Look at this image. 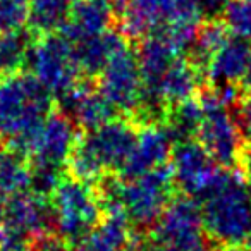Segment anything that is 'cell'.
<instances>
[{"mask_svg": "<svg viewBox=\"0 0 251 251\" xmlns=\"http://www.w3.org/2000/svg\"><path fill=\"white\" fill-rule=\"evenodd\" d=\"M205 232L220 250L246 243L251 232V188L232 169H224L217 184L203 196Z\"/></svg>", "mask_w": 251, "mask_h": 251, "instance_id": "1", "label": "cell"}, {"mask_svg": "<svg viewBox=\"0 0 251 251\" xmlns=\"http://www.w3.org/2000/svg\"><path fill=\"white\" fill-rule=\"evenodd\" d=\"M77 129L79 126L67 112L52 110L29 136L16 147L31 165L35 191L49 196L62 179V167L67 165L79 140Z\"/></svg>", "mask_w": 251, "mask_h": 251, "instance_id": "2", "label": "cell"}, {"mask_svg": "<svg viewBox=\"0 0 251 251\" xmlns=\"http://www.w3.org/2000/svg\"><path fill=\"white\" fill-rule=\"evenodd\" d=\"M138 126L133 119L110 122L79 134L67 167L71 176L88 182L103 181L110 172H121L136 141Z\"/></svg>", "mask_w": 251, "mask_h": 251, "instance_id": "3", "label": "cell"}, {"mask_svg": "<svg viewBox=\"0 0 251 251\" xmlns=\"http://www.w3.org/2000/svg\"><path fill=\"white\" fill-rule=\"evenodd\" d=\"M52 95L31 73L0 76V141L16 148L52 112Z\"/></svg>", "mask_w": 251, "mask_h": 251, "instance_id": "4", "label": "cell"}, {"mask_svg": "<svg viewBox=\"0 0 251 251\" xmlns=\"http://www.w3.org/2000/svg\"><path fill=\"white\" fill-rule=\"evenodd\" d=\"M174 179L169 165L134 176L114 179L101 191L105 206L114 205L136 227H153L174 198Z\"/></svg>", "mask_w": 251, "mask_h": 251, "instance_id": "5", "label": "cell"}, {"mask_svg": "<svg viewBox=\"0 0 251 251\" xmlns=\"http://www.w3.org/2000/svg\"><path fill=\"white\" fill-rule=\"evenodd\" d=\"M55 234L74 244L105 215L101 189L77 177H62L49 195Z\"/></svg>", "mask_w": 251, "mask_h": 251, "instance_id": "6", "label": "cell"}, {"mask_svg": "<svg viewBox=\"0 0 251 251\" xmlns=\"http://www.w3.org/2000/svg\"><path fill=\"white\" fill-rule=\"evenodd\" d=\"M29 73L42 83L52 97L62 100L83 81V69L76 45L60 31L43 33L33 40L28 53Z\"/></svg>", "mask_w": 251, "mask_h": 251, "instance_id": "7", "label": "cell"}, {"mask_svg": "<svg viewBox=\"0 0 251 251\" xmlns=\"http://www.w3.org/2000/svg\"><path fill=\"white\" fill-rule=\"evenodd\" d=\"M98 90L115 107V110L136 117L140 122L145 114V88L141 79L138 55L127 40L115 50L98 73Z\"/></svg>", "mask_w": 251, "mask_h": 251, "instance_id": "8", "label": "cell"}, {"mask_svg": "<svg viewBox=\"0 0 251 251\" xmlns=\"http://www.w3.org/2000/svg\"><path fill=\"white\" fill-rule=\"evenodd\" d=\"M206 239L201 205L186 195L172 198L153 226V241L184 251H205Z\"/></svg>", "mask_w": 251, "mask_h": 251, "instance_id": "9", "label": "cell"}, {"mask_svg": "<svg viewBox=\"0 0 251 251\" xmlns=\"http://www.w3.org/2000/svg\"><path fill=\"white\" fill-rule=\"evenodd\" d=\"M169 167L174 186L191 198H203L217 184L224 171L195 138L176 141Z\"/></svg>", "mask_w": 251, "mask_h": 251, "instance_id": "10", "label": "cell"}, {"mask_svg": "<svg viewBox=\"0 0 251 251\" xmlns=\"http://www.w3.org/2000/svg\"><path fill=\"white\" fill-rule=\"evenodd\" d=\"M174 145L176 138L164 121H148L138 124L136 141L119 172V177L129 179L167 165Z\"/></svg>", "mask_w": 251, "mask_h": 251, "instance_id": "11", "label": "cell"}, {"mask_svg": "<svg viewBox=\"0 0 251 251\" xmlns=\"http://www.w3.org/2000/svg\"><path fill=\"white\" fill-rule=\"evenodd\" d=\"M49 196L38 191H25L4 201V237L29 243L49 232L52 226Z\"/></svg>", "mask_w": 251, "mask_h": 251, "instance_id": "12", "label": "cell"}, {"mask_svg": "<svg viewBox=\"0 0 251 251\" xmlns=\"http://www.w3.org/2000/svg\"><path fill=\"white\" fill-rule=\"evenodd\" d=\"M133 224L114 205L105 206V215L88 234L71 246V251H138Z\"/></svg>", "mask_w": 251, "mask_h": 251, "instance_id": "13", "label": "cell"}, {"mask_svg": "<svg viewBox=\"0 0 251 251\" xmlns=\"http://www.w3.org/2000/svg\"><path fill=\"white\" fill-rule=\"evenodd\" d=\"M114 16L126 40H138L162 31L167 21V0H112Z\"/></svg>", "mask_w": 251, "mask_h": 251, "instance_id": "14", "label": "cell"}, {"mask_svg": "<svg viewBox=\"0 0 251 251\" xmlns=\"http://www.w3.org/2000/svg\"><path fill=\"white\" fill-rule=\"evenodd\" d=\"M251 59L250 40L229 33L217 47L205 67V77L212 86H237L243 83Z\"/></svg>", "mask_w": 251, "mask_h": 251, "instance_id": "15", "label": "cell"}, {"mask_svg": "<svg viewBox=\"0 0 251 251\" xmlns=\"http://www.w3.org/2000/svg\"><path fill=\"white\" fill-rule=\"evenodd\" d=\"M114 18L112 0H77L59 31L77 45L108 31Z\"/></svg>", "mask_w": 251, "mask_h": 251, "instance_id": "16", "label": "cell"}, {"mask_svg": "<svg viewBox=\"0 0 251 251\" xmlns=\"http://www.w3.org/2000/svg\"><path fill=\"white\" fill-rule=\"evenodd\" d=\"M66 112L83 129H95L115 119V107L101 95L98 88L81 83L74 91L60 100Z\"/></svg>", "mask_w": 251, "mask_h": 251, "instance_id": "17", "label": "cell"}, {"mask_svg": "<svg viewBox=\"0 0 251 251\" xmlns=\"http://www.w3.org/2000/svg\"><path fill=\"white\" fill-rule=\"evenodd\" d=\"M33 171L28 158L11 145L0 141V198H11L29 191Z\"/></svg>", "mask_w": 251, "mask_h": 251, "instance_id": "18", "label": "cell"}, {"mask_svg": "<svg viewBox=\"0 0 251 251\" xmlns=\"http://www.w3.org/2000/svg\"><path fill=\"white\" fill-rule=\"evenodd\" d=\"M126 42V38L119 31H108L101 33L98 36L81 42L76 45L77 59H79L81 69L88 76H98L110 55Z\"/></svg>", "mask_w": 251, "mask_h": 251, "instance_id": "19", "label": "cell"}, {"mask_svg": "<svg viewBox=\"0 0 251 251\" xmlns=\"http://www.w3.org/2000/svg\"><path fill=\"white\" fill-rule=\"evenodd\" d=\"M77 0H29V26L31 31L43 33L59 31L67 21Z\"/></svg>", "mask_w": 251, "mask_h": 251, "instance_id": "20", "label": "cell"}, {"mask_svg": "<svg viewBox=\"0 0 251 251\" xmlns=\"http://www.w3.org/2000/svg\"><path fill=\"white\" fill-rule=\"evenodd\" d=\"M33 40L35 38L23 29L12 33H0V76L21 69L23 64L28 60Z\"/></svg>", "mask_w": 251, "mask_h": 251, "instance_id": "21", "label": "cell"}, {"mask_svg": "<svg viewBox=\"0 0 251 251\" xmlns=\"http://www.w3.org/2000/svg\"><path fill=\"white\" fill-rule=\"evenodd\" d=\"M222 16L232 35L251 40V0H230Z\"/></svg>", "mask_w": 251, "mask_h": 251, "instance_id": "22", "label": "cell"}, {"mask_svg": "<svg viewBox=\"0 0 251 251\" xmlns=\"http://www.w3.org/2000/svg\"><path fill=\"white\" fill-rule=\"evenodd\" d=\"M29 23V0H0V33L21 31Z\"/></svg>", "mask_w": 251, "mask_h": 251, "instance_id": "23", "label": "cell"}, {"mask_svg": "<svg viewBox=\"0 0 251 251\" xmlns=\"http://www.w3.org/2000/svg\"><path fill=\"white\" fill-rule=\"evenodd\" d=\"M237 124L241 127L243 138L248 145H251V95L246 98H241L237 103V112H236Z\"/></svg>", "mask_w": 251, "mask_h": 251, "instance_id": "24", "label": "cell"}, {"mask_svg": "<svg viewBox=\"0 0 251 251\" xmlns=\"http://www.w3.org/2000/svg\"><path fill=\"white\" fill-rule=\"evenodd\" d=\"M195 2L198 4L200 11L203 12L205 18L215 19L224 14V11H226L230 0H195Z\"/></svg>", "mask_w": 251, "mask_h": 251, "instance_id": "25", "label": "cell"}, {"mask_svg": "<svg viewBox=\"0 0 251 251\" xmlns=\"http://www.w3.org/2000/svg\"><path fill=\"white\" fill-rule=\"evenodd\" d=\"M138 251H184L181 248H176L171 246V244H165V243H157V241H151L150 244L147 246H140Z\"/></svg>", "mask_w": 251, "mask_h": 251, "instance_id": "26", "label": "cell"}, {"mask_svg": "<svg viewBox=\"0 0 251 251\" xmlns=\"http://www.w3.org/2000/svg\"><path fill=\"white\" fill-rule=\"evenodd\" d=\"M244 172H246V181L251 188V153H246L244 155Z\"/></svg>", "mask_w": 251, "mask_h": 251, "instance_id": "27", "label": "cell"}, {"mask_svg": "<svg viewBox=\"0 0 251 251\" xmlns=\"http://www.w3.org/2000/svg\"><path fill=\"white\" fill-rule=\"evenodd\" d=\"M4 201L5 198H0V244L4 241L5 230H4Z\"/></svg>", "mask_w": 251, "mask_h": 251, "instance_id": "28", "label": "cell"}, {"mask_svg": "<svg viewBox=\"0 0 251 251\" xmlns=\"http://www.w3.org/2000/svg\"><path fill=\"white\" fill-rule=\"evenodd\" d=\"M243 84L246 90L251 91V59H250V64H248V71L244 74V79H243Z\"/></svg>", "mask_w": 251, "mask_h": 251, "instance_id": "29", "label": "cell"}, {"mask_svg": "<svg viewBox=\"0 0 251 251\" xmlns=\"http://www.w3.org/2000/svg\"><path fill=\"white\" fill-rule=\"evenodd\" d=\"M244 244H246V248H244V250L251 251V232H250V236H248V239H246V243H244Z\"/></svg>", "mask_w": 251, "mask_h": 251, "instance_id": "30", "label": "cell"}, {"mask_svg": "<svg viewBox=\"0 0 251 251\" xmlns=\"http://www.w3.org/2000/svg\"><path fill=\"white\" fill-rule=\"evenodd\" d=\"M220 251H246V250H243L241 246H236V248H226V250H220Z\"/></svg>", "mask_w": 251, "mask_h": 251, "instance_id": "31", "label": "cell"}]
</instances>
